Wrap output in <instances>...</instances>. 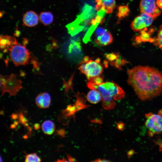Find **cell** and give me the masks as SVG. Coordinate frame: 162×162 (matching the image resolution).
<instances>
[{
  "instance_id": "6da1fadb",
  "label": "cell",
  "mask_w": 162,
  "mask_h": 162,
  "mask_svg": "<svg viewBox=\"0 0 162 162\" xmlns=\"http://www.w3.org/2000/svg\"><path fill=\"white\" fill-rule=\"evenodd\" d=\"M128 84L141 100L151 99L162 92V74L158 69L138 66L128 70Z\"/></svg>"
},
{
  "instance_id": "7a4b0ae2",
  "label": "cell",
  "mask_w": 162,
  "mask_h": 162,
  "mask_svg": "<svg viewBox=\"0 0 162 162\" xmlns=\"http://www.w3.org/2000/svg\"><path fill=\"white\" fill-rule=\"evenodd\" d=\"M9 50L10 59L15 66L25 65L29 63L30 54L25 46L17 44L16 41Z\"/></svg>"
},
{
  "instance_id": "3957f363",
  "label": "cell",
  "mask_w": 162,
  "mask_h": 162,
  "mask_svg": "<svg viewBox=\"0 0 162 162\" xmlns=\"http://www.w3.org/2000/svg\"><path fill=\"white\" fill-rule=\"evenodd\" d=\"M22 88V81L16 76L12 74L9 75L0 76V90L2 95L7 92L10 96H15Z\"/></svg>"
},
{
  "instance_id": "277c9868",
  "label": "cell",
  "mask_w": 162,
  "mask_h": 162,
  "mask_svg": "<svg viewBox=\"0 0 162 162\" xmlns=\"http://www.w3.org/2000/svg\"><path fill=\"white\" fill-rule=\"evenodd\" d=\"M80 64L78 69L86 76L88 80L100 76L103 73V66L99 58L95 60L89 59L86 63Z\"/></svg>"
},
{
  "instance_id": "5b68a950",
  "label": "cell",
  "mask_w": 162,
  "mask_h": 162,
  "mask_svg": "<svg viewBox=\"0 0 162 162\" xmlns=\"http://www.w3.org/2000/svg\"><path fill=\"white\" fill-rule=\"evenodd\" d=\"M145 125L151 134H156L162 132V116L151 113L146 115Z\"/></svg>"
},
{
  "instance_id": "8992f818",
  "label": "cell",
  "mask_w": 162,
  "mask_h": 162,
  "mask_svg": "<svg viewBox=\"0 0 162 162\" xmlns=\"http://www.w3.org/2000/svg\"><path fill=\"white\" fill-rule=\"evenodd\" d=\"M154 19L151 15L145 13L135 18L130 24V27L134 32L140 31L150 26Z\"/></svg>"
},
{
  "instance_id": "52a82bcc",
  "label": "cell",
  "mask_w": 162,
  "mask_h": 162,
  "mask_svg": "<svg viewBox=\"0 0 162 162\" xmlns=\"http://www.w3.org/2000/svg\"><path fill=\"white\" fill-rule=\"evenodd\" d=\"M157 0H141L140 5L141 13L148 14L155 19L161 13L156 4Z\"/></svg>"
},
{
  "instance_id": "ba28073f",
  "label": "cell",
  "mask_w": 162,
  "mask_h": 162,
  "mask_svg": "<svg viewBox=\"0 0 162 162\" xmlns=\"http://www.w3.org/2000/svg\"><path fill=\"white\" fill-rule=\"evenodd\" d=\"M94 89L98 90L101 94L103 107L106 110L112 109L115 106V103L112 96L104 86L103 83L95 86Z\"/></svg>"
},
{
  "instance_id": "9c48e42d",
  "label": "cell",
  "mask_w": 162,
  "mask_h": 162,
  "mask_svg": "<svg viewBox=\"0 0 162 162\" xmlns=\"http://www.w3.org/2000/svg\"><path fill=\"white\" fill-rule=\"evenodd\" d=\"M103 84L114 100H121L124 97L125 93L122 89L113 82H103Z\"/></svg>"
},
{
  "instance_id": "30bf717a",
  "label": "cell",
  "mask_w": 162,
  "mask_h": 162,
  "mask_svg": "<svg viewBox=\"0 0 162 162\" xmlns=\"http://www.w3.org/2000/svg\"><path fill=\"white\" fill-rule=\"evenodd\" d=\"M39 17L37 14L32 11L27 12L24 15L22 21L26 26L29 27L37 25L38 22Z\"/></svg>"
},
{
  "instance_id": "8fae6325",
  "label": "cell",
  "mask_w": 162,
  "mask_h": 162,
  "mask_svg": "<svg viewBox=\"0 0 162 162\" xmlns=\"http://www.w3.org/2000/svg\"><path fill=\"white\" fill-rule=\"evenodd\" d=\"M51 101L50 95L47 92H43L38 94L36 98L35 102L37 106L42 109L48 107Z\"/></svg>"
},
{
  "instance_id": "7c38bea8",
  "label": "cell",
  "mask_w": 162,
  "mask_h": 162,
  "mask_svg": "<svg viewBox=\"0 0 162 162\" xmlns=\"http://www.w3.org/2000/svg\"><path fill=\"white\" fill-rule=\"evenodd\" d=\"M16 40L13 38L8 35H1L0 37L1 49L5 52L9 50L12 45L14 44Z\"/></svg>"
},
{
  "instance_id": "4fadbf2b",
  "label": "cell",
  "mask_w": 162,
  "mask_h": 162,
  "mask_svg": "<svg viewBox=\"0 0 162 162\" xmlns=\"http://www.w3.org/2000/svg\"><path fill=\"white\" fill-rule=\"evenodd\" d=\"M113 41L112 34L107 30L99 39L95 40V42L99 46H105L111 44Z\"/></svg>"
},
{
  "instance_id": "5bb4252c",
  "label": "cell",
  "mask_w": 162,
  "mask_h": 162,
  "mask_svg": "<svg viewBox=\"0 0 162 162\" xmlns=\"http://www.w3.org/2000/svg\"><path fill=\"white\" fill-rule=\"evenodd\" d=\"M86 98L88 101L92 104H97L102 99L100 92L96 89L90 91L88 93Z\"/></svg>"
},
{
  "instance_id": "9a60e30c",
  "label": "cell",
  "mask_w": 162,
  "mask_h": 162,
  "mask_svg": "<svg viewBox=\"0 0 162 162\" xmlns=\"http://www.w3.org/2000/svg\"><path fill=\"white\" fill-rule=\"evenodd\" d=\"M39 19L42 24L44 26H47L52 22L53 16L50 12H41L39 15Z\"/></svg>"
},
{
  "instance_id": "2e32d148",
  "label": "cell",
  "mask_w": 162,
  "mask_h": 162,
  "mask_svg": "<svg viewBox=\"0 0 162 162\" xmlns=\"http://www.w3.org/2000/svg\"><path fill=\"white\" fill-rule=\"evenodd\" d=\"M43 132L48 135L52 134L55 130V125L54 123L50 120L44 121L41 126Z\"/></svg>"
},
{
  "instance_id": "e0dca14e",
  "label": "cell",
  "mask_w": 162,
  "mask_h": 162,
  "mask_svg": "<svg viewBox=\"0 0 162 162\" xmlns=\"http://www.w3.org/2000/svg\"><path fill=\"white\" fill-rule=\"evenodd\" d=\"M146 32L144 29L140 31V34L136 38V40L137 42H153L154 41V39L150 37V33Z\"/></svg>"
},
{
  "instance_id": "ac0fdd59",
  "label": "cell",
  "mask_w": 162,
  "mask_h": 162,
  "mask_svg": "<svg viewBox=\"0 0 162 162\" xmlns=\"http://www.w3.org/2000/svg\"><path fill=\"white\" fill-rule=\"evenodd\" d=\"M102 4L106 14L112 13L115 8L116 5L115 0L102 1Z\"/></svg>"
},
{
  "instance_id": "d6986e66",
  "label": "cell",
  "mask_w": 162,
  "mask_h": 162,
  "mask_svg": "<svg viewBox=\"0 0 162 162\" xmlns=\"http://www.w3.org/2000/svg\"><path fill=\"white\" fill-rule=\"evenodd\" d=\"M117 16L119 19L124 18L128 15L129 9L128 4L120 5L117 7Z\"/></svg>"
},
{
  "instance_id": "ffe728a7",
  "label": "cell",
  "mask_w": 162,
  "mask_h": 162,
  "mask_svg": "<svg viewBox=\"0 0 162 162\" xmlns=\"http://www.w3.org/2000/svg\"><path fill=\"white\" fill-rule=\"evenodd\" d=\"M103 78L99 76L92 78L88 80V87L90 89H94V87L103 83Z\"/></svg>"
},
{
  "instance_id": "44dd1931",
  "label": "cell",
  "mask_w": 162,
  "mask_h": 162,
  "mask_svg": "<svg viewBox=\"0 0 162 162\" xmlns=\"http://www.w3.org/2000/svg\"><path fill=\"white\" fill-rule=\"evenodd\" d=\"M153 42L162 50V24L160 27L157 36L154 39Z\"/></svg>"
},
{
  "instance_id": "7402d4cb",
  "label": "cell",
  "mask_w": 162,
  "mask_h": 162,
  "mask_svg": "<svg viewBox=\"0 0 162 162\" xmlns=\"http://www.w3.org/2000/svg\"><path fill=\"white\" fill-rule=\"evenodd\" d=\"M41 161L40 158L35 153L27 154L26 155L25 158V161L26 162H36Z\"/></svg>"
},
{
  "instance_id": "603a6c76",
  "label": "cell",
  "mask_w": 162,
  "mask_h": 162,
  "mask_svg": "<svg viewBox=\"0 0 162 162\" xmlns=\"http://www.w3.org/2000/svg\"><path fill=\"white\" fill-rule=\"evenodd\" d=\"M107 30L106 29L102 27L97 28L94 31L95 40L99 39Z\"/></svg>"
},
{
  "instance_id": "cb8c5ba5",
  "label": "cell",
  "mask_w": 162,
  "mask_h": 162,
  "mask_svg": "<svg viewBox=\"0 0 162 162\" xmlns=\"http://www.w3.org/2000/svg\"><path fill=\"white\" fill-rule=\"evenodd\" d=\"M156 4L159 8L162 9V0H157Z\"/></svg>"
},
{
  "instance_id": "d4e9b609",
  "label": "cell",
  "mask_w": 162,
  "mask_h": 162,
  "mask_svg": "<svg viewBox=\"0 0 162 162\" xmlns=\"http://www.w3.org/2000/svg\"><path fill=\"white\" fill-rule=\"evenodd\" d=\"M96 161V162H109L110 161L106 160V159H98V160H96L95 161Z\"/></svg>"
},
{
  "instance_id": "484cf974",
  "label": "cell",
  "mask_w": 162,
  "mask_h": 162,
  "mask_svg": "<svg viewBox=\"0 0 162 162\" xmlns=\"http://www.w3.org/2000/svg\"><path fill=\"white\" fill-rule=\"evenodd\" d=\"M68 159L69 160V161H76V160H75L74 159V158H72L71 156H70V155L68 156Z\"/></svg>"
},
{
  "instance_id": "4316f807",
  "label": "cell",
  "mask_w": 162,
  "mask_h": 162,
  "mask_svg": "<svg viewBox=\"0 0 162 162\" xmlns=\"http://www.w3.org/2000/svg\"><path fill=\"white\" fill-rule=\"evenodd\" d=\"M102 1H106L108 0H101Z\"/></svg>"
}]
</instances>
